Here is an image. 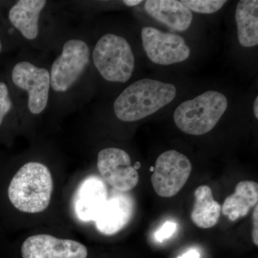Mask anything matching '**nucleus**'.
Returning a JSON list of instances; mask_svg holds the SVG:
<instances>
[{
    "instance_id": "f257e3e1",
    "label": "nucleus",
    "mask_w": 258,
    "mask_h": 258,
    "mask_svg": "<svg viewBox=\"0 0 258 258\" xmlns=\"http://www.w3.org/2000/svg\"><path fill=\"white\" fill-rule=\"evenodd\" d=\"M176 94V87L171 83L142 79L123 90L115 99L113 109L122 121H137L170 103Z\"/></svg>"
},
{
    "instance_id": "2eb2a0df",
    "label": "nucleus",
    "mask_w": 258,
    "mask_h": 258,
    "mask_svg": "<svg viewBox=\"0 0 258 258\" xmlns=\"http://www.w3.org/2000/svg\"><path fill=\"white\" fill-rule=\"evenodd\" d=\"M258 184L253 181H240L233 194L227 197L221 208L222 213L231 221L247 216L257 205Z\"/></svg>"
},
{
    "instance_id": "5701e85b",
    "label": "nucleus",
    "mask_w": 258,
    "mask_h": 258,
    "mask_svg": "<svg viewBox=\"0 0 258 258\" xmlns=\"http://www.w3.org/2000/svg\"><path fill=\"white\" fill-rule=\"evenodd\" d=\"M123 3L126 5L127 6L134 7L142 3V1H140V0H137H137H124Z\"/></svg>"
},
{
    "instance_id": "423d86ee",
    "label": "nucleus",
    "mask_w": 258,
    "mask_h": 258,
    "mask_svg": "<svg viewBox=\"0 0 258 258\" xmlns=\"http://www.w3.org/2000/svg\"><path fill=\"white\" fill-rule=\"evenodd\" d=\"M191 161L177 151L162 153L156 161L152 176L153 187L162 198L175 196L184 187L191 174Z\"/></svg>"
},
{
    "instance_id": "1a4fd4ad",
    "label": "nucleus",
    "mask_w": 258,
    "mask_h": 258,
    "mask_svg": "<svg viewBox=\"0 0 258 258\" xmlns=\"http://www.w3.org/2000/svg\"><path fill=\"white\" fill-rule=\"evenodd\" d=\"M97 166L103 179L117 191L127 192L138 184V171L132 165L128 154L122 149L109 147L101 150Z\"/></svg>"
},
{
    "instance_id": "b1692460",
    "label": "nucleus",
    "mask_w": 258,
    "mask_h": 258,
    "mask_svg": "<svg viewBox=\"0 0 258 258\" xmlns=\"http://www.w3.org/2000/svg\"><path fill=\"white\" fill-rule=\"evenodd\" d=\"M254 115L256 118H258V97H256L253 106Z\"/></svg>"
},
{
    "instance_id": "6ab92c4d",
    "label": "nucleus",
    "mask_w": 258,
    "mask_h": 258,
    "mask_svg": "<svg viewBox=\"0 0 258 258\" xmlns=\"http://www.w3.org/2000/svg\"><path fill=\"white\" fill-rule=\"evenodd\" d=\"M13 108V101L10 98L9 89L5 83L0 82V125Z\"/></svg>"
},
{
    "instance_id": "9b49d317",
    "label": "nucleus",
    "mask_w": 258,
    "mask_h": 258,
    "mask_svg": "<svg viewBox=\"0 0 258 258\" xmlns=\"http://www.w3.org/2000/svg\"><path fill=\"white\" fill-rule=\"evenodd\" d=\"M135 203L130 195L112 189L104 206L97 215V230L105 235H113L128 225L134 216Z\"/></svg>"
},
{
    "instance_id": "f3484780",
    "label": "nucleus",
    "mask_w": 258,
    "mask_h": 258,
    "mask_svg": "<svg viewBox=\"0 0 258 258\" xmlns=\"http://www.w3.org/2000/svg\"><path fill=\"white\" fill-rule=\"evenodd\" d=\"M237 35L241 45L254 47L258 44V1L241 0L235 13Z\"/></svg>"
},
{
    "instance_id": "a878e982",
    "label": "nucleus",
    "mask_w": 258,
    "mask_h": 258,
    "mask_svg": "<svg viewBox=\"0 0 258 258\" xmlns=\"http://www.w3.org/2000/svg\"><path fill=\"white\" fill-rule=\"evenodd\" d=\"M2 49H3V45H2V42L0 41V52H1Z\"/></svg>"
},
{
    "instance_id": "a211bd4d",
    "label": "nucleus",
    "mask_w": 258,
    "mask_h": 258,
    "mask_svg": "<svg viewBox=\"0 0 258 258\" xmlns=\"http://www.w3.org/2000/svg\"><path fill=\"white\" fill-rule=\"evenodd\" d=\"M180 3L190 11L202 14H212L221 9L227 2L225 0H183Z\"/></svg>"
},
{
    "instance_id": "6e6552de",
    "label": "nucleus",
    "mask_w": 258,
    "mask_h": 258,
    "mask_svg": "<svg viewBox=\"0 0 258 258\" xmlns=\"http://www.w3.org/2000/svg\"><path fill=\"white\" fill-rule=\"evenodd\" d=\"M142 38L148 57L154 63L169 66L189 58L191 50L184 37L179 35L144 27Z\"/></svg>"
},
{
    "instance_id": "20e7f679",
    "label": "nucleus",
    "mask_w": 258,
    "mask_h": 258,
    "mask_svg": "<svg viewBox=\"0 0 258 258\" xmlns=\"http://www.w3.org/2000/svg\"><path fill=\"white\" fill-rule=\"evenodd\" d=\"M93 63L102 77L109 82L126 83L132 78L135 58L124 37L108 33L97 42L93 52Z\"/></svg>"
},
{
    "instance_id": "4be33fe9",
    "label": "nucleus",
    "mask_w": 258,
    "mask_h": 258,
    "mask_svg": "<svg viewBox=\"0 0 258 258\" xmlns=\"http://www.w3.org/2000/svg\"><path fill=\"white\" fill-rule=\"evenodd\" d=\"M177 258H200V254L197 249H191Z\"/></svg>"
},
{
    "instance_id": "393cba45",
    "label": "nucleus",
    "mask_w": 258,
    "mask_h": 258,
    "mask_svg": "<svg viewBox=\"0 0 258 258\" xmlns=\"http://www.w3.org/2000/svg\"><path fill=\"white\" fill-rule=\"evenodd\" d=\"M134 169H136V170H138L139 168L141 167L140 163H139V162L136 163L135 165H134Z\"/></svg>"
},
{
    "instance_id": "9d476101",
    "label": "nucleus",
    "mask_w": 258,
    "mask_h": 258,
    "mask_svg": "<svg viewBox=\"0 0 258 258\" xmlns=\"http://www.w3.org/2000/svg\"><path fill=\"white\" fill-rule=\"evenodd\" d=\"M23 258H86L88 249L81 242L49 235L28 237L22 245Z\"/></svg>"
},
{
    "instance_id": "f03ea898",
    "label": "nucleus",
    "mask_w": 258,
    "mask_h": 258,
    "mask_svg": "<svg viewBox=\"0 0 258 258\" xmlns=\"http://www.w3.org/2000/svg\"><path fill=\"white\" fill-rule=\"evenodd\" d=\"M53 181L45 164L29 162L15 174L8 187L10 203L19 211L39 213L50 205Z\"/></svg>"
},
{
    "instance_id": "39448f33",
    "label": "nucleus",
    "mask_w": 258,
    "mask_h": 258,
    "mask_svg": "<svg viewBox=\"0 0 258 258\" xmlns=\"http://www.w3.org/2000/svg\"><path fill=\"white\" fill-rule=\"evenodd\" d=\"M91 52L88 44L80 39L64 42L62 52L50 71V87L57 93L69 91L85 72L89 64Z\"/></svg>"
},
{
    "instance_id": "aec40b11",
    "label": "nucleus",
    "mask_w": 258,
    "mask_h": 258,
    "mask_svg": "<svg viewBox=\"0 0 258 258\" xmlns=\"http://www.w3.org/2000/svg\"><path fill=\"white\" fill-rule=\"evenodd\" d=\"M176 223L171 221H166L160 228L155 232V238L159 242H162L163 241L167 240L171 235L174 233L176 230Z\"/></svg>"
},
{
    "instance_id": "412c9836",
    "label": "nucleus",
    "mask_w": 258,
    "mask_h": 258,
    "mask_svg": "<svg viewBox=\"0 0 258 258\" xmlns=\"http://www.w3.org/2000/svg\"><path fill=\"white\" fill-rule=\"evenodd\" d=\"M258 206L256 205L253 212V230H252V240L256 246L258 245Z\"/></svg>"
},
{
    "instance_id": "f8f14e48",
    "label": "nucleus",
    "mask_w": 258,
    "mask_h": 258,
    "mask_svg": "<svg viewBox=\"0 0 258 258\" xmlns=\"http://www.w3.org/2000/svg\"><path fill=\"white\" fill-rule=\"evenodd\" d=\"M108 198V189L104 181L98 176H88L81 183L75 194V215L81 221L94 222Z\"/></svg>"
},
{
    "instance_id": "7ed1b4c3",
    "label": "nucleus",
    "mask_w": 258,
    "mask_h": 258,
    "mask_svg": "<svg viewBox=\"0 0 258 258\" xmlns=\"http://www.w3.org/2000/svg\"><path fill=\"white\" fill-rule=\"evenodd\" d=\"M227 106L228 101L225 95L208 91L181 103L174 111V123L185 134L204 135L215 128Z\"/></svg>"
},
{
    "instance_id": "4468645a",
    "label": "nucleus",
    "mask_w": 258,
    "mask_h": 258,
    "mask_svg": "<svg viewBox=\"0 0 258 258\" xmlns=\"http://www.w3.org/2000/svg\"><path fill=\"white\" fill-rule=\"evenodd\" d=\"M46 3L44 0H20L10 9V23L27 40L37 38L40 13Z\"/></svg>"
},
{
    "instance_id": "dca6fc26",
    "label": "nucleus",
    "mask_w": 258,
    "mask_h": 258,
    "mask_svg": "<svg viewBox=\"0 0 258 258\" xmlns=\"http://www.w3.org/2000/svg\"><path fill=\"white\" fill-rule=\"evenodd\" d=\"M195 201L191 213V221L202 229L214 227L221 215L222 206L213 198L211 188L199 186L195 191Z\"/></svg>"
},
{
    "instance_id": "ddd939ff",
    "label": "nucleus",
    "mask_w": 258,
    "mask_h": 258,
    "mask_svg": "<svg viewBox=\"0 0 258 258\" xmlns=\"http://www.w3.org/2000/svg\"><path fill=\"white\" fill-rule=\"evenodd\" d=\"M144 7L153 18L177 31L187 30L192 22V13L179 1L148 0Z\"/></svg>"
},
{
    "instance_id": "0eeeda50",
    "label": "nucleus",
    "mask_w": 258,
    "mask_h": 258,
    "mask_svg": "<svg viewBox=\"0 0 258 258\" xmlns=\"http://www.w3.org/2000/svg\"><path fill=\"white\" fill-rule=\"evenodd\" d=\"M12 79L17 87L28 93L30 113L37 115L45 111L50 88V74L47 70L22 61L13 68Z\"/></svg>"
}]
</instances>
